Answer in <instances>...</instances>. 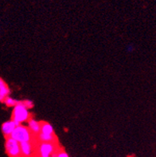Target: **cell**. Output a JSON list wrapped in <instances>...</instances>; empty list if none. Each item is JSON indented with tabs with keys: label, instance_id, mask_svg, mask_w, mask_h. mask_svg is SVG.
<instances>
[{
	"label": "cell",
	"instance_id": "obj_1",
	"mask_svg": "<svg viewBox=\"0 0 156 157\" xmlns=\"http://www.w3.org/2000/svg\"><path fill=\"white\" fill-rule=\"evenodd\" d=\"M30 118V111L22 105V101H19V102L13 108L11 120L14 121L17 125H20L22 123L28 121Z\"/></svg>",
	"mask_w": 156,
	"mask_h": 157
},
{
	"label": "cell",
	"instance_id": "obj_2",
	"mask_svg": "<svg viewBox=\"0 0 156 157\" xmlns=\"http://www.w3.org/2000/svg\"><path fill=\"white\" fill-rule=\"evenodd\" d=\"M10 137L14 139L19 144L24 142H29L31 140V132L26 126L22 124L18 125L14 128Z\"/></svg>",
	"mask_w": 156,
	"mask_h": 157
},
{
	"label": "cell",
	"instance_id": "obj_3",
	"mask_svg": "<svg viewBox=\"0 0 156 157\" xmlns=\"http://www.w3.org/2000/svg\"><path fill=\"white\" fill-rule=\"evenodd\" d=\"M5 150L9 157H21L20 144L12 139L11 137H6L5 142Z\"/></svg>",
	"mask_w": 156,
	"mask_h": 157
},
{
	"label": "cell",
	"instance_id": "obj_4",
	"mask_svg": "<svg viewBox=\"0 0 156 157\" xmlns=\"http://www.w3.org/2000/svg\"><path fill=\"white\" fill-rule=\"evenodd\" d=\"M55 151V146L53 143H42L38 147L40 157H52Z\"/></svg>",
	"mask_w": 156,
	"mask_h": 157
},
{
	"label": "cell",
	"instance_id": "obj_5",
	"mask_svg": "<svg viewBox=\"0 0 156 157\" xmlns=\"http://www.w3.org/2000/svg\"><path fill=\"white\" fill-rule=\"evenodd\" d=\"M17 126L18 125L14 123V121L10 120V121H5L2 124V127H1V130H2V132L5 136L9 137Z\"/></svg>",
	"mask_w": 156,
	"mask_h": 157
},
{
	"label": "cell",
	"instance_id": "obj_6",
	"mask_svg": "<svg viewBox=\"0 0 156 157\" xmlns=\"http://www.w3.org/2000/svg\"><path fill=\"white\" fill-rule=\"evenodd\" d=\"M21 155L24 157H30L33 154V145L31 142H24L20 144Z\"/></svg>",
	"mask_w": 156,
	"mask_h": 157
},
{
	"label": "cell",
	"instance_id": "obj_7",
	"mask_svg": "<svg viewBox=\"0 0 156 157\" xmlns=\"http://www.w3.org/2000/svg\"><path fill=\"white\" fill-rule=\"evenodd\" d=\"M10 94V88L8 87L3 79L0 78V102H3L4 100L9 97Z\"/></svg>",
	"mask_w": 156,
	"mask_h": 157
},
{
	"label": "cell",
	"instance_id": "obj_8",
	"mask_svg": "<svg viewBox=\"0 0 156 157\" xmlns=\"http://www.w3.org/2000/svg\"><path fill=\"white\" fill-rule=\"evenodd\" d=\"M28 128L30 131L31 133L39 134L41 132V124L39 121H36V120L33 119V118H30L28 120Z\"/></svg>",
	"mask_w": 156,
	"mask_h": 157
},
{
	"label": "cell",
	"instance_id": "obj_9",
	"mask_svg": "<svg viewBox=\"0 0 156 157\" xmlns=\"http://www.w3.org/2000/svg\"><path fill=\"white\" fill-rule=\"evenodd\" d=\"M41 133L47 134V135H54V130L53 126L49 123L41 124Z\"/></svg>",
	"mask_w": 156,
	"mask_h": 157
},
{
	"label": "cell",
	"instance_id": "obj_10",
	"mask_svg": "<svg viewBox=\"0 0 156 157\" xmlns=\"http://www.w3.org/2000/svg\"><path fill=\"white\" fill-rule=\"evenodd\" d=\"M38 139L41 140V142H43V143H53L54 135H47V134H43L40 132L38 134Z\"/></svg>",
	"mask_w": 156,
	"mask_h": 157
},
{
	"label": "cell",
	"instance_id": "obj_11",
	"mask_svg": "<svg viewBox=\"0 0 156 157\" xmlns=\"http://www.w3.org/2000/svg\"><path fill=\"white\" fill-rule=\"evenodd\" d=\"M18 102H19V101H18V100H16V99H14V98H10V96H9V97H7L6 99L4 100L3 103L5 104V105H6L7 107L14 108V106H15L18 103Z\"/></svg>",
	"mask_w": 156,
	"mask_h": 157
},
{
	"label": "cell",
	"instance_id": "obj_12",
	"mask_svg": "<svg viewBox=\"0 0 156 157\" xmlns=\"http://www.w3.org/2000/svg\"><path fill=\"white\" fill-rule=\"evenodd\" d=\"M22 103L27 109H30L34 107V102L32 101L31 100H24V101H22Z\"/></svg>",
	"mask_w": 156,
	"mask_h": 157
},
{
	"label": "cell",
	"instance_id": "obj_13",
	"mask_svg": "<svg viewBox=\"0 0 156 157\" xmlns=\"http://www.w3.org/2000/svg\"><path fill=\"white\" fill-rule=\"evenodd\" d=\"M55 157H69V155H68L67 152H65L64 151H59V152H57L56 153V156Z\"/></svg>",
	"mask_w": 156,
	"mask_h": 157
},
{
	"label": "cell",
	"instance_id": "obj_14",
	"mask_svg": "<svg viewBox=\"0 0 156 157\" xmlns=\"http://www.w3.org/2000/svg\"><path fill=\"white\" fill-rule=\"evenodd\" d=\"M134 50L135 47L132 45H129V46H127V51L128 52V53H131V52H133Z\"/></svg>",
	"mask_w": 156,
	"mask_h": 157
}]
</instances>
